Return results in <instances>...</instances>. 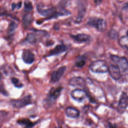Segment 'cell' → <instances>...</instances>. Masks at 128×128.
<instances>
[{
  "mask_svg": "<svg viewBox=\"0 0 128 128\" xmlns=\"http://www.w3.org/2000/svg\"><path fill=\"white\" fill-rule=\"evenodd\" d=\"M36 10L40 14L47 17L46 20L56 18L60 16L68 15L70 14V12L65 9L62 10L60 12H57L56 8L55 7H45L41 4L37 5Z\"/></svg>",
  "mask_w": 128,
  "mask_h": 128,
  "instance_id": "1",
  "label": "cell"
},
{
  "mask_svg": "<svg viewBox=\"0 0 128 128\" xmlns=\"http://www.w3.org/2000/svg\"><path fill=\"white\" fill-rule=\"evenodd\" d=\"M87 24L95 28L100 32L105 31L107 28L106 20L104 18L96 16L90 17L88 20Z\"/></svg>",
  "mask_w": 128,
  "mask_h": 128,
  "instance_id": "2",
  "label": "cell"
},
{
  "mask_svg": "<svg viewBox=\"0 0 128 128\" xmlns=\"http://www.w3.org/2000/svg\"><path fill=\"white\" fill-rule=\"evenodd\" d=\"M90 70L94 73H106L108 72V65L104 60H97L92 62L89 66Z\"/></svg>",
  "mask_w": 128,
  "mask_h": 128,
  "instance_id": "3",
  "label": "cell"
},
{
  "mask_svg": "<svg viewBox=\"0 0 128 128\" xmlns=\"http://www.w3.org/2000/svg\"><path fill=\"white\" fill-rule=\"evenodd\" d=\"M76 3L78 7V15L75 22L80 24L82 22L86 14L88 2L86 0H76Z\"/></svg>",
  "mask_w": 128,
  "mask_h": 128,
  "instance_id": "4",
  "label": "cell"
},
{
  "mask_svg": "<svg viewBox=\"0 0 128 128\" xmlns=\"http://www.w3.org/2000/svg\"><path fill=\"white\" fill-rule=\"evenodd\" d=\"M110 57L112 60L118 66L120 71L125 72L128 70V63L127 59L125 57H120L114 54H110Z\"/></svg>",
  "mask_w": 128,
  "mask_h": 128,
  "instance_id": "5",
  "label": "cell"
},
{
  "mask_svg": "<svg viewBox=\"0 0 128 128\" xmlns=\"http://www.w3.org/2000/svg\"><path fill=\"white\" fill-rule=\"evenodd\" d=\"M12 106L16 108H22L32 103V97L30 95L18 100H13L10 102Z\"/></svg>",
  "mask_w": 128,
  "mask_h": 128,
  "instance_id": "6",
  "label": "cell"
},
{
  "mask_svg": "<svg viewBox=\"0 0 128 128\" xmlns=\"http://www.w3.org/2000/svg\"><path fill=\"white\" fill-rule=\"evenodd\" d=\"M62 90V87H58L56 88L52 89L47 97V104H52L54 102L56 99L59 97L60 94V92Z\"/></svg>",
  "mask_w": 128,
  "mask_h": 128,
  "instance_id": "7",
  "label": "cell"
},
{
  "mask_svg": "<svg viewBox=\"0 0 128 128\" xmlns=\"http://www.w3.org/2000/svg\"><path fill=\"white\" fill-rule=\"evenodd\" d=\"M128 98L127 94L125 92H122L120 96L117 107V110L120 114H122L125 112L128 106Z\"/></svg>",
  "mask_w": 128,
  "mask_h": 128,
  "instance_id": "8",
  "label": "cell"
},
{
  "mask_svg": "<svg viewBox=\"0 0 128 128\" xmlns=\"http://www.w3.org/2000/svg\"><path fill=\"white\" fill-rule=\"evenodd\" d=\"M70 96L74 100L81 102L85 100L87 94L84 90L80 89H76L71 92Z\"/></svg>",
  "mask_w": 128,
  "mask_h": 128,
  "instance_id": "9",
  "label": "cell"
},
{
  "mask_svg": "<svg viewBox=\"0 0 128 128\" xmlns=\"http://www.w3.org/2000/svg\"><path fill=\"white\" fill-rule=\"evenodd\" d=\"M70 36L76 42L79 43L88 42L92 40V37L90 34L81 33L76 34H70Z\"/></svg>",
  "mask_w": 128,
  "mask_h": 128,
  "instance_id": "10",
  "label": "cell"
},
{
  "mask_svg": "<svg viewBox=\"0 0 128 128\" xmlns=\"http://www.w3.org/2000/svg\"><path fill=\"white\" fill-rule=\"evenodd\" d=\"M22 56L23 61L27 64H32L35 60L34 54L29 49L24 50Z\"/></svg>",
  "mask_w": 128,
  "mask_h": 128,
  "instance_id": "11",
  "label": "cell"
},
{
  "mask_svg": "<svg viewBox=\"0 0 128 128\" xmlns=\"http://www.w3.org/2000/svg\"><path fill=\"white\" fill-rule=\"evenodd\" d=\"M108 72L111 77L114 80H118L121 77L120 70L116 65L113 64H110L108 66Z\"/></svg>",
  "mask_w": 128,
  "mask_h": 128,
  "instance_id": "12",
  "label": "cell"
},
{
  "mask_svg": "<svg viewBox=\"0 0 128 128\" xmlns=\"http://www.w3.org/2000/svg\"><path fill=\"white\" fill-rule=\"evenodd\" d=\"M66 70V67L62 66L58 70L53 72L51 74L50 82L55 83L58 82L64 74Z\"/></svg>",
  "mask_w": 128,
  "mask_h": 128,
  "instance_id": "13",
  "label": "cell"
},
{
  "mask_svg": "<svg viewBox=\"0 0 128 128\" xmlns=\"http://www.w3.org/2000/svg\"><path fill=\"white\" fill-rule=\"evenodd\" d=\"M67 48H68V47L65 44H58L56 45L53 49L49 51L48 54L46 55V56L58 55L66 51Z\"/></svg>",
  "mask_w": 128,
  "mask_h": 128,
  "instance_id": "14",
  "label": "cell"
},
{
  "mask_svg": "<svg viewBox=\"0 0 128 128\" xmlns=\"http://www.w3.org/2000/svg\"><path fill=\"white\" fill-rule=\"evenodd\" d=\"M68 84L74 87L84 88L86 86L84 80L81 77H74L71 78L68 81Z\"/></svg>",
  "mask_w": 128,
  "mask_h": 128,
  "instance_id": "15",
  "label": "cell"
},
{
  "mask_svg": "<svg viewBox=\"0 0 128 128\" xmlns=\"http://www.w3.org/2000/svg\"><path fill=\"white\" fill-rule=\"evenodd\" d=\"M33 20L32 14L30 13H27L23 16L22 22L24 28H27L30 26Z\"/></svg>",
  "mask_w": 128,
  "mask_h": 128,
  "instance_id": "16",
  "label": "cell"
},
{
  "mask_svg": "<svg viewBox=\"0 0 128 128\" xmlns=\"http://www.w3.org/2000/svg\"><path fill=\"white\" fill-rule=\"evenodd\" d=\"M66 114L70 118H76L80 116V112L74 108L68 107L66 110Z\"/></svg>",
  "mask_w": 128,
  "mask_h": 128,
  "instance_id": "17",
  "label": "cell"
},
{
  "mask_svg": "<svg viewBox=\"0 0 128 128\" xmlns=\"http://www.w3.org/2000/svg\"><path fill=\"white\" fill-rule=\"evenodd\" d=\"M17 122L19 124L24 126V128H32L36 124V122H33L28 118L20 119L17 120Z\"/></svg>",
  "mask_w": 128,
  "mask_h": 128,
  "instance_id": "18",
  "label": "cell"
},
{
  "mask_svg": "<svg viewBox=\"0 0 128 128\" xmlns=\"http://www.w3.org/2000/svg\"><path fill=\"white\" fill-rule=\"evenodd\" d=\"M37 40L38 36L35 32L28 33L26 38V40L30 44H34Z\"/></svg>",
  "mask_w": 128,
  "mask_h": 128,
  "instance_id": "19",
  "label": "cell"
},
{
  "mask_svg": "<svg viewBox=\"0 0 128 128\" xmlns=\"http://www.w3.org/2000/svg\"><path fill=\"white\" fill-rule=\"evenodd\" d=\"M118 42L120 46H122L124 49H126V50L128 49V36L126 35L121 36L119 38Z\"/></svg>",
  "mask_w": 128,
  "mask_h": 128,
  "instance_id": "20",
  "label": "cell"
},
{
  "mask_svg": "<svg viewBox=\"0 0 128 128\" xmlns=\"http://www.w3.org/2000/svg\"><path fill=\"white\" fill-rule=\"evenodd\" d=\"M18 26V24L14 22H11L9 25L8 29V33L10 34H14L15 32L16 28Z\"/></svg>",
  "mask_w": 128,
  "mask_h": 128,
  "instance_id": "21",
  "label": "cell"
},
{
  "mask_svg": "<svg viewBox=\"0 0 128 128\" xmlns=\"http://www.w3.org/2000/svg\"><path fill=\"white\" fill-rule=\"evenodd\" d=\"M24 9L26 12H30L33 9L32 3L29 0H26L24 2Z\"/></svg>",
  "mask_w": 128,
  "mask_h": 128,
  "instance_id": "22",
  "label": "cell"
},
{
  "mask_svg": "<svg viewBox=\"0 0 128 128\" xmlns=\"http://www.w3.org/2000/svg\"><path fill=\"white\" fill-rule=\"evenodd\" d=\"M108 36L111 39L116 40L118 36V32L116 31V30L114 29H112L108 33Z\"/></svg>",
  "mask_w": 128,
  "mask_h": 128,
  "instance_id": "23",
  "label": "cell"
},
{
  "mask_svg": "<svg viewBox=\"0 0 128 128\" xmlns=\"http://www.w3.org/2000/svg\"><path fill=\"white\" fill-rule=\"evenodd\" d=\"M12 82L14 84V86L18 88H22L23 86V84H22L18 79L16 78H12L11 79Z\"/></svg>",
  "mask_w": 128,
  "mask_h": 128,
  "instance_id": "24",
  "label": "cell"
},
{
  "mask_svg": "<svg viewBox=\"0 0 128 128\" xmlns=\"http://www.w3.org/2000/svg\"><path fill=\"white\" fill-rule=\"evenodd\" d=\"M86 64V61L84 58H80L78 61L76 62V66L78 68H82Z\"/></svg>",
  "mask_w": 128,
  "mask_h": 128,
  "instance_id": "25",
  "label": "cell"
},
{
  "mask_svg": "<svg viewBox=\"0 0 128 128\" xmlns=\"http://www.w3.org/2000/svg\"><path fill=\"white\" fill-rule=\"evenodd\" d=\"M0 92H2V94H4L5 96H8V93L6 91L2 86H0Z\"/></svg>",
  "mask_w": 128,
  "mask_h": 128,
  "instance_id": "26",
  "label": "cell"
},
{
  "mask_svg": "<svg viewBox=\"0 0 128 128\" xmlns=\"http://www.w3.org/2000/svg\"><path fill=\"white\" fill-rule=\"evenodd\" d=\"M103 0H94V3L96 4L97 6H98L100 5L101 2H102Z\"/></svg>",
  "mask_w": 128,
  "mask_h": 128,
  "instance_id": "27",
  "label": "cell"
},
{
  "mask_svg": "<svg viewBox=\"0 0 128 128\" xmlns=\"http://www.w3.org/2000/svg\"><path fill=\"white\" fill-rule=\"evenodd\" d=\"M108 126H109V128H116V126L115 124L109 123Z\"/></svg>",
  "mask_w": 128,
  "mask_h": 128,
  "instance_id": "28",
  "label": "cell"
},
{
  "mask_svg": "<svg viewBox=\"0 0 128 128\" xmlns=\"http://www.w3.org/2000/svg\"><path fill=\"white\" fill-rule=\"evenodd\" d=\"M4 14H5V12L4 10L2 8H0V16H2V15H4Z\"/></svg>",
  "mask_w": 128,
  "mask_h": 128,
  "instance_id": "29",
  "label": "cell"
},
{
  "mask_svg": "<svg viewBox=\"0 0 128 128\" xmlns=\"http://www.w3.org/2000/svg\"><path fill=\"white\" fill-rule=\"evenodd\" d=\"M16 7V4L15 3H13L12 4V10H14Z\"/></svg>",
  "mask_w": 128,
  "mask_h": 128,
  "instance_id": "30",
  "label": "cell"
},
{
  "mask_svg": "<svg viewBox=\"0 0 128 128\" xmlns=\"http://www.w3.org/2000/svg\"><path fill=\"white\" fill-rule=\"evenodd\" d=\"M22 4V2H19L16 4V6H18V8H21Z\"/></svg>",
  "mask_w": 128,
  "mask_h": 128,
  "instance_id": "31",
  "label": "cell"
},
{
  "mask_svg": "<svg viewBox=\"0 0 128 128\" xmlns=\"http://www.w3.org/2000/svg\"></svg>",
  "mask_w": 128,
  "mask_h": 128,
  "instance_id": "32",
  "label": "cell"
},
{
  "mask_svg": "<svg viewBox=\"0 0 128 128\" xmlns=\"http://www.w3.org/2000/svg\"></svg>",
  "mask_w": 128,
  "mask_h": 128,
  "instance_id": "33",
  "label": "cell"
}]
</instances>
